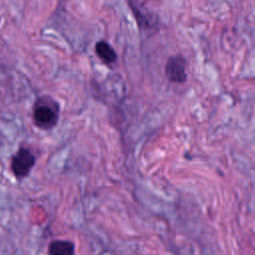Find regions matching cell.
<instances>
[{"label": "cell", "mask_w": 255, "mask_h": 255, "mask_svg": "<svg viewBox=\"0 0 255 255\" xmlns=\"http://www.w3.org/2000/svg\"><path fill=\"white\" fill-rule=\"evenodd\" d=\"M98 57L107 65L113 64L117 60V54L114 48L106 41H99L95 47Z\"/></svg>", "instance_id": "cell-5"}, {"label": "cell", "mask_w": 255, "mask_h": 255, "mask_svg": "<svg viewBox=\"0 0 255 255\" xmlns=\"http://www.w3.org/2000/svg\"><path fill=\"white\" fill-rule=\"evenodd\" d=\"M75 245L69 240H53L48 246L49 255H74Z\"/></svg>", "instance_id": "cell-4"}, {"label": "cell", "mask_w": 255, "mask_h": 255, "mask_svg": "<svg viewBox=\"0 0 255 255\" xmlns=\"http://www.w3.org/2000/svg\"><path fill=\"white\" fill-rule=\"evenodd\" d=\"M165 76L169 82L183 84L187 80L186 61L180 55H174L168 58L165 64Z\"/></svg>", "instance_id": "cell-3"}, {"label": "cell", "mask_w": 255, "mask_h": 255, "mask_svg": "<svg viewBox=\"0 0 255 255\" xmlns=\"http://www.w3.org/2000/svg\"><path fill=\"white\" fill-rule=\"evenodd\" d=\"M60 115L59 104L49 96L39 97L33 106L32 118L36 127L41 129L53 128Z\"/></svg>", "instance_id": "cell-1"}, {"label": "cell", "mask_w": 255, "mask_h": 255, "mask_svg": "<svg viewBox=\"0 0 255 255\" xmlns=\"http://www.w3.org/2000/svg\"><path fill=\"white\" fill-rule=\"evenodd\" d=\"M36 161L34 153L27 147H20L11 158V170L15 177L22 179L29 175Z\"/></svg>", "instance_id": "cell-2"}]
</instances>
